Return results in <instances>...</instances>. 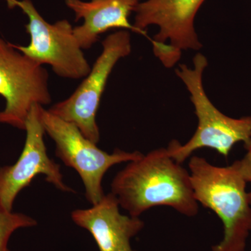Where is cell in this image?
I'll use <instances>...</instances> for the list:
<instances>
[{
  "mask_svg": "<svg viewBox=\"0 0 251 251\" xmlns=\"http://www.w3.org/2000/svg\"><path fill=\"white\" fill-rule=\"evenodd\" d=\"M49 74L45 68L0 38V95L6 105L0 124L25 129L31 107L51 102Z\"/></svg>",
  "mask_w": 251,
  "mask_h": 251,
  "instance_id": "8",
  "label": "cell"
},
{
  "mask_svg": "<svg viewBox=\"0 0 251 251\" xmlns=\"http://www.w3.org/2000/svg\"><path fill=\"white\" fill-rule=\"evenodd\" d=\"M10 9L20 8L29 18L26 31L30 35L27 46H13L41 65L49 64L59 76L69 79L85 77L90 64L84 55L74 27L67 20L50 24L38 12L31 0H4Z\"/></svg>",
  "mask_w": 251,
  "mask_h": 251,
  "instance_id": "5",
  "label": "cell"
},
{
  "mask_svg": "<svg viewBox=\"0 0 251 251\" xmlns=\"http://www.w3.org/2000/svg\"><path fill=\"white\" fill-rule=\"evenodd\" d=\"M239 161L242 174L247 183H249L251 186V148L247 150L245 156ZM249 193L251 203V191Z\"/></svg>",
  "mask_w": 251,
  "mask_h": 251,
  "instance_id": "13",
  "label": "cell"
},
{
  "mask_svg": "<svg viewBox=\"0 0 251 251\" xmlns=\"http://www.w3.org/2000/svg\"><path fill=\"white\" fill-rule=\"evenodd\" d=\"M110 186L120 207L131 216L140 217L160 206H169L188 217L197 215L199 211L189 172L170 156L167 148L157 149L128 162Z\"/></svg>",
  "mask_w": 251,
  "mask_h": 251,
  "instance_id": "1",
  "label": "cell"
},
{
  "mask_svg": "<svg viewBox=\"0 0 251 251\" xmlns=\"http://www.w3.org/2000/svg\"><path fill=\"white\" fill-rule=\"evenodd\" d=\"M40 106L35 104L28 114L25 143L18 161L12 166L0 168V201L9 211H12L19 193L29 186L37 175H45L46 181L59 191L75 192L64 182L59 165L48 156Z\"/></svg>",
  "mask_w": 251,
  "mask_h": 251,
  "instance_id": "9",
  "label": "cell"
},
{
  "mask_svg": "<svg viewBox=\"0 0 251 251\" xmlns=\"http://www.w3.org/2000/svg\"><path fill=\"white\" fill-rule=\"evenodd\" d=\"M120 207L110 192L89 209L73 211L72 219L92 234L99 251H138L132 248L130 240L141 232L145 222L137 216L124 215Z\"/></svg>",
  "mask_w": 251,
  "mask_h": 251,
  "instance_id": "10",
  "label": "cell"
},
{
  "mask_svg": "<svg viewBox=\"0 0 251 251\" xmlns=\"http://www.w3.org/2000/svg\"><path fill=\"white\" fill-rule=\"evenodd\" d=\"M36 225V220L31 216L9 211L0 201V251H11L9 249V239L16 230L34 227Z\"/></svg>",
  "mask_w": 251,
  "mask_h": 251,
  "instance_id": "12",
  "label": "cell"
},
{
  "mask_svg": "<svg viewBox=\"0 0 251 251\" xmlns=\"http://www.w3.org/2000/svg\"><path fill=\"white\" fill-rule=\"evenodd\" d=\"M40 119L44 130L55 143V154L68 167L80 175L87 201L97 204L105 196L102 181L115 165L134 161L143 153L116 149L112 153L100 150L86 138L74 124L64 121L40 106Z\"/></svg>",
  "mask_w": 251,
  "mask_h": 251,
  "instance_id": "4",
  "label": "cell"
},
{
  "mask_svg": "<svg viewBox=\"0 0 251 251\" xmlns=\"http://www.w3.org/2000/svg\"></svg>",
  "mask_w": 251,
  "mask_h": 251,
  "instance_id": "14",
  "label": "cell"
},
{
  "mask_svg": "<svg viewBox=\"0 0 251 251\" xmlns=\"http://www.w3.org/2000/svg\"><path fill=\"white\" fill-rule=\"evenodd\" d=\"M193 63V68L180 64L175 72L191 94L198 117V128L185 145L172 140L167 148L170 156L181 164L201 148L213 149L226 158L228 157L234 145L240 142L249 150L251 148V116L233 118L216 108L203 87L202 75L207 67V59L202 54L198 53Z\"/></svg>",
  "mask_w": 251,
  "mask_h": 251,
  "instance_id": "3",
  "label": "cell"
},
{
  "mask_svg": "<svg viewBox=\"0 0 251 251\" xmlns=\"http://www.w3.org/2000/svg\"><path fill=\"white\" fill-rule=\"evenodd\" d=\"M66 4L74 11L75 21L84 20L83 24L74 27V35L81 49L87 50L98 41L105 31L122 28L138 33L129 22L140 0H66Z\"/></svg>",
  "mask_w": 251,
  "mask_h": 251,
  "instance_id": "11",
  "label": "cell"
},
{
  "mask_svg": "<svg viewBox=\"0 0 251 251\" xmlns=\"http://www.w3.org/2000/svg\"><path fill=\"white\" fill-rule=\"evenodd\" d=\"M188 168L196 201L214 211L224 225V237L211 251H246L251 232V203L239 160L219 167L194 156Z\"/></svg>",
  "mask_w": 251,
  "mask_h": 251,
  "instance_id": "2",
  "label": "cell"
},
{
  "mask_svg": "<svg viewBox=\"0 0 251 251\" xmlns=\"http://www.w3.org/2000/svg\"><path fill=\"white\" fill-rule=\"evenodd\" d=\"M205 0H147L137 5L134 27L146 35L150 25L159 27L151 39L155 55L171 68L181 57V51L202 48L195 29L198 11Z\"/></svg>",
  "mask_w": 251,
  "mask_h": 251,
  "instance_id": "6",
  "label": "cell"
},
{
  "mask_svg": "<svg viewBox=\"0 0 251 251\" xmlns=\"http://www.w3.org/2000/svg\"><path fill=\"white\" fill-rule=\"evenodd\" d=\"M102 46L101 54L82 84L69 98L49 110L64 121L76 126L86 138L96 144L100 140L96 117L102 94L115 64L131 52L129 31L122 29L110 34Z\"/></svg>",
  "mask_w": 251,
  "mask_h": 251,
  "instance_id": "7",
  "label": "cell"
}]
</instances>
